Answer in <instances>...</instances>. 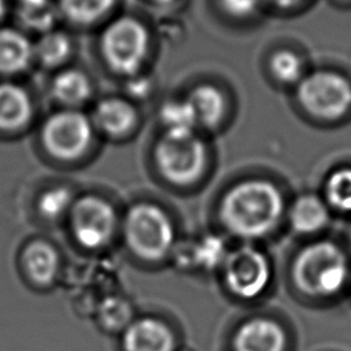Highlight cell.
I'll use <instances>...</instances> for the list:
<instances>
[{
    "mask_svg": "<svg viewBox=\"0 0 351 351\" xmlns=\"http://www.w3.org/2000/svg\"><path fill=\"white\" fill-rule=\"evenodd\" d=\"M284 210V196L274 182L250 177L225 191L218 217L228 233L251 241L270 234L278 226Z\"/></svg>",
    "mask_w": 351,
    "mask_h": 351,
    "instance_id": "cell-1",
    "label": "cell"
},
{
    "mask_svg": "<svg viewBox=\"0 0 351 351\" xmlns=\"http://www.w3.org/2000/svg\"><path fill=\"white\" fill-rule=\"evenodd\" d=\"M348 278V258L332 240H318L302 247L291 265L293 287L310 299L335 298L346 288Z\"/></svg>",
    "mask_w": 351,
    "mask_h": 351,
    "instance_id": "cell-2",
    "label": "cell"
},
{
    "mask_svg": "<svg viewBox=\"0 0 351 351\" xmlns=\"http://www.w3.org/2000/svg\"><path fill=\"white\" fill-rule=\"evenodd\" d=\"M151 44L148 26L129 14L111 16L99 34V52L104 66L123 80L144 71Z\"/></svg>",
    "mask_w": 351,
    "mask_h": 351,
    "instance_id": "cell-3",
    "label": "cell"
},
{
    "mask_svg": "<svg viewBox=\"0 0 351 351\" xmlns=\"http://www.w3.org/2000/svg\"><path fill=\"white\" fill-rule=\"evenodd\" d=\"M159 177L176 188H189L202 180L208 165V147L197 133H159L152 148Z\"/></svg>",
    "mask_w": 351,
    "mask_h": 351,
    "instance_id": "cell-4",
    "label": "cell"
},
{
    "mask_svg": "<svg viewBox=\"0 0 351 351\" xmlns=\"http://www.w3.org/2000/svg\"><path fill=\"white\" fill-rule=\"evenodd\" d=\"M122 228L129 250L144 261H160L174 245L173 221L163 207L152 202L133 203L126 210Z\"/></svg>",
    "mask_w": 351,
    "mask_h": 351,
    "instance_id": "cell-5",
    "label": "cell"
},
{
    "mask_svg": "<svg viewBox=\"0 0 351 351\" xmlns=\"http://www.w3.org/2000/svg\"><path fill=\"white\" fill-rule=\"evenodd\" d=\"M97 133L84 110L58 108L44 118L38 130L43 151L59 163H75L92 148Z\"/></svg>",
    "mask_w": 351,
    "mask_h": 351,
    "instance_id": "cell-6",
    "label": "cell"
},
{
    "mask_svg": "<svg viewBox=\"0 0 351 351\" xmlns=\"http://www.w3.org/2000/svg\"><path fill=\"white\" fill-rule=\"evenodd\" d=\"M296 99L310 117L335 122L351 110V81L330 70H317L296 85Z\"/></svg>",
    "mask_w": 351,
    "mask_h": 351,
    "instance_id": "cell-7",
    "label": "cell"
},
{
    "mask_svg": "<svg viewBox=\"0 0 351 351\" xmlns=\"http://www.w3.org/2000/svg\"><path fill=\"white\" fill-rule=\"evenodd\" d=\"M67 218L74 240L86 250L107 245L118 225L114 206L96 193L77 196Z\"/></svg>",
    "mask_w": 351,
    "mask_h": 351,
    "instance_id": "cell-8",
    "label": "cell"
},
{
    "mask_svg": "<svg viewBox=\"0 0 351 351\" xmlns=\"http://www.w3.org/2000/svg\"><path fill=\"white\" fill-rule=\"evenodd\" d=\"M223 267V282L236 298L255 299L271 281V265L261 250L241 245L228 252Z\"/></svg>",
    "mask_w": 351,
    "mask_h": 351,
    "instance_id": "cell-9",
    "label": "cell"
},
{
    "mask_svg": "<svg viewBox=\"0 0 351 351\" xmlns=\"http://www.w3.org/2000/svg\"><path fill=\"white\" fill-rule=\"evenodd\" d=\"M88 114L96 133L111 140H123L132 136L141 122L137 104L125 95H107L93 100Z\"/></svg>",
    "mask_w": 351,
    "mask_h": 351,
    "instance_id": "cell-10",
    "label": "cell"
},
{
    "mask_svg": "<svg viewBox=\"0 0 351 351\" xmlns=\"http://www.w3.org/2000/svg\"><path fill=\"white\" fill-rule=\"evenodd\" d=\"M30 92L14 80H0V136H16L34 121Z\"/></svg>",
    "mask_w": 351,
    "mask_h": 351,
    "instance_id": "cell-11",
    "label": "cell"
},
{
    "mask_svg": "<svg viewBox=\"0 0 351 351\" xmlns=\"http://www.w3.org/2000/svg\"><path fill=\"white\" fill-rule=\"evenodd\" d=\"M48 95L59 108L82 110L93 103L95 84L85 70L66 66L53 71L48 82Z\"/></svg>",
    "mask_w": 351,
    "mask_h": 351,
    "instance_id": "cell-12",
    "label": "cell"
},
{
    "mask_svg": "<svg viewBox=\"0 0 351 351\" xmlns=\"http://www.w3.org/2000/svg\"><path fill=\"white\" fill-rule=\"evenodd\" d=\"M34 64L33 40L16 26H0V80H14Z\"/></svg>",
    "mask_w": 351,
    "mask_h": 351,
    "instance_id": "cell-13",
    "label": "cell"
},
{
    "mask_svg": "<svg viewBox=\"0 0 351 351\" xmlns=\"http://www.w3.org/2000/svg\"><path fill=\"white\" fill-rule=\"evenodd\" d=\"M287 333L271 318L256 317L239 326L233 337V351H285Z\"/></svg>",
    "mask_w": 351,
    "mask_h": 351,
    "instance_id": "cell-14",
    "label": "cell"
},
{
    "mask_svg": "<svg viewBox=\"0 0 351 351\" xmlns=\"http://www.w3.org/2000/svg\"><path fill=\"white\" fill-rule=\"evenodd\" d=\"M185 97L192 106L199 132H214L225 122L228 99L215 84L199 82L185 93Z\"/></svg>",
    "mask_w": 351,
    "mask_h": 351,
    "instance_id": "cell-15",
    "label": "cell"
},
{
    "mask_svg": "<svg viewBox=\"0 0 351 351\" xmlns=\"http://www.w3.org/2000/svg\"><path fill=\"white\" fill-rule=\"evenodd\" d=\"M122 347L125 351H174L176 340L163 321L144 317L123 330Z\"/></svg>",
    "mask_w": 351,
    "mask_h": 351,
    "instance_id": "cell-16",
    "label": "cell"
},
{
    "mask_svg": "<svg viewBox=\"0 0 351 351\" xmlns=\"http://www.w3.org/2000/svg\"><path fill=\"white\" fill-rule=\"evenodd\" d=\"M74 47L71 34L55 26L33 40L34 64L52 71L63 69L69 66L67 63L74 53Z\"/></svg>",
    "mask_w": 351,
    "mask_h": 351,
    "instance_id": "cell-17",
    "label": "cell"
},
{
    "mask_svg": "<svg viewBox=\"0 0 351 351\" xmlns=\"http://www.w3.org/2000/svg\"><path fill=\"white\" fill-rule=\"evenodd\" d=\"M330 219L329 207L314 193L298 196L288 210L291 229L298 234H314L322 230Z\"/></svg>",
    "mask_w": 351,
    "mask_h": 351,
    "instance_id": "cell-18",
    "label": "cell"
},
{
    "mask_svg": "<svg viewBox=\"0 0 351 351\" xmlns=\"http://www.w3.org/2000/svg\"><path fill=\"white\" fill-rule=\"evenodd\" d=\"M22 265L34 284L47 287L56 278L60 259L52 244L45 240H33L23 248Z\"/></svg>",
    "mask_w": 351,
    "mask_h": 351,
    "instance_id": "cell-19",
    "label": "cell"
},
{
    "mask_svg": "<svg viewBox=\"0 0 351 351\" xmlns=\"http://www.w3.org/2000/svg\"><path fill=\"white\" fill-rule=\"evenodd\" d=\"M118 0H56L59 18L78 26L89 27L108 21L115 10Z\"/></svg>",
    "mask_w": 351,
    "mask_h": 351,
    "instance_id": "cell-20",
    "label": "cell"
},
{
    "mask_svg": "<svg viewBox=\"0 0 351 351\" xmlns=\"http://www.w3.org/2000/svg\"><path fill=\"white\" fill-rule=\"evenodd\" d=\"M158 121L160 133L188 134L199 132L195 112L185 95L162 101L158 108Z\"/></svg>",
    "mask_w": 351,
    "mask_h": 351,
    "instance_id": "cell-21",
    "label": "cell"
},
{
    "mask_svg": "<svg viewBox=\"0 0 351 351\" xmlns=\"http://www.w3.org/2000/svg\"><path fill=\"white\" fill-rule=\"evenodd\" d=\"M77 195L70 185L56 184L45 188L37 197L38 215L47 221L67 218Z\"/></svg>",
    "mask_w": 351,
    "mask_h": 351,
    "instance_id": "cell-22",
    "label": "cell"
},
{
    "mask_svg": "<svg viewBox=\"0 0 351 351\" xmlns=\"http://www.w3.org/2000/svg\"><path fill=\"white\" fill-rule=\"evenodd\" d=\"M270 77L281 85H298L304 77V63L302 58L291 49L273 52L267 62Z\"/></svg>",
    "mask_w": 351,
    "mask_h": 351,
    "instance_id": "cell-23",
    "label": "cell"
},
{
    "mask_svg": "<svg viewBox=\"0 0 351 351\" xmlns=\"http://www.w3.org/2000/svg\"><path fill=\"white\" fill-rule=\"evenodd\" d=\"M324 200L329 208L351 213V167L335 169L325 180Z\"/></svg>",
    "mask_w": 351,
    "mask_h": 351,
    "instance_id": "cell-24",
    "label": "cell"
},
{
    "mask_svg": "<svg viewBox=\"0 0 351 351\" xmlns=\"http://www.w3.org/2000/svg\"><path fill=\"white\" fill-rule=\"evenodd\" d=\"M100 325L110 332L125 330L133 318V310L128 300L119 296L106 298L97 307Z\"/></svg>",
    "mask_w": 351,
    "mask_h": 351,
    "instance_id": "cell-25",
    "label": "cell"
},
{
    "mask_svg": "<svg viewBox=\"0 0 351 351\" xmlns=\"http://www.w3.org/2000/svg\"><path fill=\"white\" fill-rule=\"evenodd\" d=\"M226 255L225 243L218 236H206L191 250L192 263L207 270L222 266Z\"/></svg>",
    "mask_w": 351,
    "mask_h": 351,
    "instance_id": "cell-26",
    "label": "cell"
},
{
    "mask_svg": "<svg viewBox=\"0 0 351 351\" xmlns=\"http://www.w3.org/2000/svg\"><path fill=\"white\" fill-rule=\"evenodd\" d=\"M217 4L226 16L244 21L258 14L263 0H217Z\"/></svg>",
    "mask_w": 351,
    "mask_h": 351,
    "instance_id": "cell-27",
    "label": "cell"
},
{
    "mask_svg": "<svg viewBox=\"0 0 351 351\" xmlns=\"http://www.w3.org/2000/svg\"><path fill=\"white\" fill-rule=\"evenodd\" d=\"M125 96L137 104L138 100H144L154 92V78L144 71L125 80Z\"/></svg>",
    "mask_w": 351,
    "mask_h": 351,
    "instance_id": "cell-28",
    "label": "cell"
},
{
    "mask_svg": "<svg viewBox=\"0 0 351 351\" xmlns=\"http://www.w3.org/2000/svg\"><path fill=\"white\" fill-rule=\"evenodd\" d=\"M16 4V12H25L37 10L49 4H53L51 0H10Z\"/></svg>",
    "mask_w": 351,
    "mask_h": 351,
    "instance_id": "cell-29",
    "label": "cell"
},
{
    "mask_svg": "<svg viewBox=\"0 0 351 351\" xmlns=\"http://www.w3.org/2000/svg\"><path fill=\"white\" fill-rule=\"evenodd\" d=\"M304 0H263V5H270L273 8L287 11V10H291L296 5H299Z\"/></svg>",
    "mask_w": 351,
    "mask_h": 351,
    "instance_id": "cell-30",
    "label": "cell"
},
{
    "mask_svg": "<svg viewBox=\"0 0 351 351\" xmlns=\"http://www.w3.org/2000/svg\"><path fill=\"white\" fill-rule=\"evenodd\" d=\"M10 11H11V1L10 0H0V26L4 25Z\"/></svg>",
    "mask_w": 351,
    "mask_h": 351,
    "instance_id": "cell-31",
    "label": "cell"
},
{
    "mask_svg": "<svg viewBox=\"0 0 351 351\" xmlns=\"http://www.w3.org/2000/svg\"><path fill=\"white\" fill-rule=\"evenodd\" d=\"M149 1L158 7H167V5H171L176 0H149Z\"/></svg>",
    "mask_w": 351,
    "mask_h": 351,
    "instance_id": "cell-32",
    "label": "cell"
},
{
    "mask_svg": "<svg viewBox=\"0 0 351 351\" xmlns=\"http://www.w3.org/2000/svg\"><path fill=\"white\" fill-rule=\"evenodd\" d=\"M350 244H351V233H350Z\"/></svg>",
    "mask_w": 351,
    "mask_h": 351,
    "instance_id": "cell-33",
    "label": "cell"
},
{
    "mask_svg": "<svg viewBox=\"0 0 351 351\" xmlns=\"http://www.w3.org/2000/svg\"><path fill=\"white\" fill-rule=\"evenodd\" d=\"M340 1H351V0H340Z\"/></svg>",
    "mask_w": 351,
    "mask_h": 351,
    "instance_id": "cell-34",
    "label": "cell"
}]
</instances>
